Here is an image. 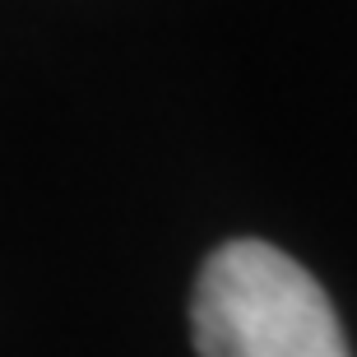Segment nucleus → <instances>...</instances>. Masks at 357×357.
Returning a JSON list of instances; mask_svg holds the SVG:
<instances>
[{"label":"nucleus","mask_w":357,"mask_h":357,"mask_svg":"<svg viewBox=\"0 0 357 357\" xmlns=\"http://www.w3.org/2000/svg\"><path fill=\"white\" fill-rule=\"evenodd\" d=\"M199 357H353L330 292L269 241H223L190 297Z\"/></svg>","instance_id":"1"}]
</instances>
